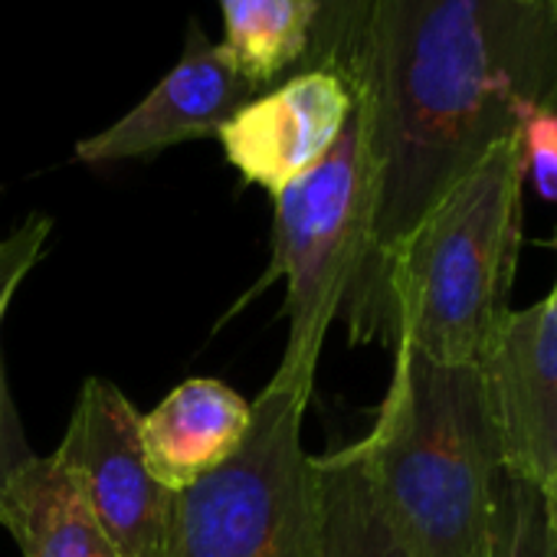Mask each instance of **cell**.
Instances as JSON below:
<instances>
[{"label":"cell","mask_w":557,"mask_h":557,"mask_svg":"<svg viewBox=\"0 0 557 557\" xmlns=\"http://www.w3.org/2000/svg\"><path fill=\"white\" fill-rule=\"evenodd\" d=\"M355 112V89L325 70L296 73L246 102L216 135L246 184L278 197L319 168Z\"/></svg>","instance_id":"9c48e42d"},{"label":"cell","mask_w":557,"mask_h":557,"mask_svg":"<svg viewBox=\"0 0 557 557\" xmlns=\"http://www.w3.org/2000/svg\"><path fill=\"white\" fill-rule=\"evenodd\" d=\"M479 557H557V528L541 485L502 475Z\"/></svg>","instance_id":"9a60e30c"},{"label":"cell","mask_w":557,"mask_h":557,"mask_svg":"<svg viewBox=\"0 0 557 557\" xmlns=\"http://www.w3.org/2000/svg\"><path fill=\"white\" fill-rule=\"evenodd\" d=\"M391 348V387L355 443L368 485L417 557H479L505 475L482 371Z\"/></svg>","instance_id":"7a4b0ae2"},{"label":"cell","mask_w":557,"mask_h":557,"mask_svg":"<svg viewBox=\"0 0 557 557\" xmlns=\"http://www.w3.org/2000/svg\"><path fill=\"white\" fill-rule=\"evenodd\" d=\"M554 246H557V239H554Z\"/></svg>","instance_id":"d6986e66"},{"label":"cell","mask_w":557,"mask_h":557,"mask_svg":"<svg viewBox=\"0 0 557 557\" xmlns=\"http://www.w3.org/2000/svg\"><path fill=\"white\" fill-rule=\"evenodd\" d=\"M226 53L239 76L265 92L275 79L299 70L319 14V0H220Z\"/></svg>","instance_id":"4fadbf2b"},{"label":"cell","mask_w":557,"mask_h":557,"mask_svg":"<svg viewBox=\"0 0 557 557\" xmlns=\"http://www.w3.org/2000/svg\"><path fill=\"white\" fill-rule=\"evenodd\" d=\"M53 459L122 557H158L174 495L151 475L141 449V413L106 377L79 391Z\"/></svg>","instance_id":"8992f818"},{"label":"cell","mask_w":557,"mask_h":557,"mask_svg":"<svg viewBox=\"0 0 557 557\" xmlns=\"http://www.w3.org/2000/svg\"><path fill=\"white\" fill-rule=\"evenodd\" d=\"M256 96L223 44H213L197 21L187 24L184 53L174 70L115 125L76 145L83 164L151 158L184 141L220 135L223 125Z\"/></svg>","instance_id":"ba28073f"},{"label":"cell","mask_w":557,"mask_h":557,"mask_svg":"<svg viewBox=\"0 0 557 557\" xmlns=\"http://www.w3.org/2000/svg\"><path fill=\"white\" fill-rule=\"evenodd\" d=\"M24 557H122L53 456H34L4 495L0 515Z\"/></svg>","instance_id":"8fae6325"},{"label":"cell","mask_w":557,"mask_h":557,"mask_svg":"<svg viewBox=\"0 0 557 557\" xmlns=\"http://www.w3.org/2000/svg\"><path fill=\"white\" fill-rule=\"evenodd\" d=\"M479 371L502 469L544 488L557 475V278L541 302L505 315Z\"/></svg>","instance_id":"52a82bcc"},{"label":"cell","mask_w":557,"mask_h":557,"mask_svg":"<svg viewBox=\"0 0 557 557\" xmlns=\"http://www.w3.org/2000/svg\"><path fill=\"white\" fill-rule=\"evenodd\" d=\"M309 394L265 384L243 446L174 495L158 557H319L315 456L302 443Z\"/></svg>","instance_id":"277c9868"},{"label":"cell","mask_w":557,"mask_h":557,"mask_svg":"<svg viewBox=\"0 0 557 557\" xmlns=\"http://www.w3.org/2000/svg\"><path fill=\"white\" fill-rule=\"evenodd\" d=\"M355 109L371 252L345 315L351 342H384V272L404 239L531 112L557 109V0H377Z\"/></svg>","instance_id":"6da1fadb"},{"label":"cell","mask_w":557,"mask_h":557,"mask_svg":"<svg viewBox=\"0 0 557 557\" xmlns=\"http://www.w3.org/2000/svg\"><path fill=\"white\" fill-rule=\"evenodd\" d=\"M541 492H544V498H547V511H550V521H554V528H557V475H554V482H547Z\"/></svg>","instance_id":"ac0fdd59"},{"label":"cell","mask_w":557,"mask_h":557,"mask_svg":"<svg viewBox=\"0 0 557 557\" xmlns=\"http://www.w3.org/2000/svg\"><path fill=\"white\" fill-rule=\"evenodd\" d=\"M374 8H377V0H319L312 44L299 73L325 70V73L342 76L355 89L364 47H368V30L374 21Z\"/></svg>","instance_id":"2e32d148"},{"label":"cell","mask_w":557,"mask_h":557,"mask_svg":"<svg viewBox=\"0 0 557 557\" xmlns=\"http://www.w3.org/2000/svg\"><path fill=\"white\" fill-rule=\"evenodd\" d=\"M319 557H417L384 518L358 446L315 456Z\"/></svg>","instance_id":"7c38bea8"},{"label":"cell","mask_w":557,"mask_h":557,"mask_svg":"<svg viewBox=\"0 0 557 557\" xmlns=\"http://www.w3.org/2000/svg\"><path fill=\"white\" fill-rule=\"evenodd\" d=\"M50 236H53V220L47 213H30L14 233L0 239V348H4L8 312H11L21 286L27 283V275L40 262ZM37 453L30 449V443L24 436L14 397L8 387V374H4V355H0V515H4V495H8L11 482L21 475V469Z\"/></svg>","instance_id":"5bb4252c"},{"label":"cell","mask_w":557,"mask_h":557,"mask_svg":"<svg viewBox=\"0 0 557 557\" xmlns=\"http://www.w3.org/2000/svg\"><path fill=\"white\" fill-rule=\"evenodd\" d=\"M272 200V262L252 296L286 278L289 338L272 384L312 397L329 329L371 252V174L358 109L329 158Z\"/></svg>","instance_id":"5b68a950"},{"label":"cell","mask_w":557,"mask_h":557,"mask_svg":"<svg viewBox=\"0 0 557 557\" xmlns=\"http://www.w3.org/2000/svg\"><path fill=\"white\" fill-rule=\"evenodd\" d=\"M252 404L213 377L177 384L148 417H141V449L151 475L171 492H184L220 469L246 440Z\"/></svg>","instance_id":"30bf717a"},{"label":"cell","mask_w":557,"mask_h":557,"mask_svg":"<svg viewBox=\"0 0 557 557\" xmlns=\"http://www.w3.org/2000/svg\"><path fill=\"white\" fill-rule=\"evenodd\" d=\"M521 158H524V181L557 203V109H537L521 125Z\"/></svg>","instance_id":"e0dca14e"},{"label":"cell","mask_w":557,"mask_h":557,"mask_svg":"<svg viewBox=\"0 0 557 557\" xmlns=\"http://www.w3.org/2000/svg\"><path fill=\"white\" fill-rule=\"evenodd\" d=\"M524 223L521 135L495 145L417 223L384 272V342L479 364L505 322Z\"/></svg>","instance_id":"3957f363"}]
</instances>
